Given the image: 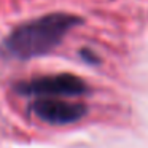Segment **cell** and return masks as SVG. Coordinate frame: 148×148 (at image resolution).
Instances as JSON below:
<instances>
[{
	"instance_id": "2",
	"label": "cell",
	"mask_w": 148,
	"mask_h": 148,
	"mask_svg": "<svg viewBox=\"0 0 148 148\" xmlns=\"http://www.w3.org/2000/svg\"><path fill=\"white\" fill-rule=\"evenodd\" d=\"M13 91L19 96L34 97H75L83 96L89 91L88 84L80 77L72 73H54L37 77L32 80L18 81Z\"/></svg>"
},
{
	"instance_id": "3",
	"label": "cell",
	"mask_w": 148,
	"mask_h": 148,
	"mask_svg": "<svg viewBox=\"0 0 148 148\" xmlns=\"http://www.w3.org/2000/svg\"><path fill=\"white\" fill-rule=\"evenodd\" d=\"M30 112L38 119L54 126L77 123L88 113L86 105L67 102L59 97H37L30 103Z\"/></svg>"
},
{
	"instance_id": "1",
	"label": "cell",
	"mask_w": 148,
	"mask_h": 148,
	"mask_svg": "<svg viewBox=\"0 0 148 148\" xmlns=\"http://www.w3.org/2000/svg\"><path fill=\"white\" fill-rule=\"evenodd\" d=\"M83 23L70 13H49L14 27L3 38L0 54L14 61L42 58L56 49L73 27Z\"/></svg>"
}]
</instances>
